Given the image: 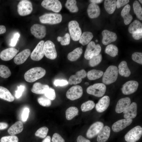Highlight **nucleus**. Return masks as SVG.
Returning <instances> with one entry per match:
<instances>
[{
    "mask_svg": "<svg viewBox=\"0 0 142 142\" xmlns=\"http://www.w3.org/2000/svg\"><path fill=\"white\" fill-rule=\"evenodd\" d=\"M46 73L45 70L43 68L40 67H34L25 73L24 78L28 82H34L44 77Z\"/></svg>",
    "mask_w": 142,
    "mask_h": 142,
    "instance_id": "obj_1",
    "label": "nucleus"
},
{
    "mask_svg": "<svg viewBox=\"0 0 142 142\" xmlns=\"http://www.w3.org/2000/svg\"><path fill=\"white\" fill-rule=\"evenodd\" d=\"M118 70L115 65H110L106 69L103 75L102 82L106 85H109L115 82L118 77Z\"/></svg>",
    "mask_w": 142,
    "mask_h": 142,
    "instance_id": "obj_2",
    "label": "nucleus"
},
{
    "mask_svg": "<svg viewBox=\"0 0 142 142\" xmlns=\"http://www.w3.org/2000/svg\"><path fill=\"white\" fill-rule=\"evenodd\" d=\"M40 22L43 24H54L59 23L62 21V15L58 13H47L39 17Z\"/></svg>",
    "mask_w": 142,
    "mask_h": 142,
    "instance_id": "obj_3",
    "label": "nucleus"
},
{
    "mask_svg": "<svg viewBox=\"0 0 142 142\" xmlns=\"http://www.w3.org/2000/svg\"><path fill=\"white\" fill-rule=\"evenodd\" d=\"M106 89V87L103 83H97L91 85L87 89V93L95 97H100L104 94Z\"/></svg>",
    "mask_w": 142,
    "mask_h": 142,
    "instance_id": "obj_4",
    "label": "nucleus"
},
{
    "mask_svg": "<svg viewBox=\"0 0 142 142\" xmlns=\"http://www.w3.org/2000/svg\"><path fill=\"white\" fill-rule=\"evenodd\" d=\"M101 50V48L100 44H96L94 41H91L87 46L84 57L87 60H90L93 56L99 54Z\"/></svg>",
    "mask_w": 142,
    "mask_h": 142,
    "instance_id": "obj_5",
    "label": "nucleus"
},
{
    "mask_svg": "<svg viewBox=\"0 0 142 142\" xmlns=\"http://www.w3.org/2000/svg\"><path fill=\"white\" fill-rule=\"evenodd\" d=\"M68 27L70 35L74 41L79 40L82 35V31L78 22L75 20L69 22Z\"/></svg>",
    "mask_w": 142,
    "mask_h": 142,
    "instance_id": "obj_6",
    "label": "nucleus"
},
{
    "mask_svg": "<svg viewBox=\"0 0 142 142\" xmlns=\"http://www.w3.org/2000/svg\"><path fill=\"white\" fill-rule=\"evenodd\" d=\"M142 135V127L137 126L129 131L125 136L124 138L127 142H136L140 139Z\"/></svg>",
    "mask_w": 142,
    "mask_h": 142,
    "instance_id": "obj_7",
    "label": "nucleus"
},
{
    "mask_svg": "<svg viewBox=\"0 0 142 142\" xmlns=\"http://www.w3.org/2000/svg\"><path fill=\"white\" fill-rule=\"evenodd\" d=\"M43 50L44 54L47 58L53 60L57 58V53L55 45L52 41L48 40L44 42Z\"/></svg>",
    "mask_w": 142,
    "mask_h": 142,
    "instance_id": "obj_8",
    "label": "nucleus"
},
{
    "mask_svg": "<svg viewBox=\"0 0 142 142\" xmlns=\"http://www.w3.org/2000/svg\"><path fill=\"white\" fill-rule=\"evenodd\" d=\"M33 9L32 4L30 1L28 0L21 1L17 5L18 12V14L21 16L30 14Z\"/></svg>",
    "mask_w": 142,
    "mask_h": 142,
    "instance_id": "obj_9",
    "label": "nucleus"
},
{
    "mask_svg": "<svg viewBox=\"0 0 142 142\" xmlns=\"http://www.w3.org/2000/svg\"><path fill=\"white\" fill-rule=\"evenodd\" d=\"M41 4L45 8L56 13L59 12L62 8L61 3L58 0H44Z\"/></svg>",
    "mask_w": 142,
    "mask_h": 142,
    "instance_id": "obj_10",
    "label": "nucleus"
},
{
    "mask_svg": "<svg viewBox=\"0 0 142 142\" xmlns=\"http://www.w3.org/2000/svg\"><path fill=\"white\" fill-rule=\"evenodd\" d=\"M83 94L82 87L79 85H76L70 87L67 91L66 96L67 98L74 100L80 98Z\"/></svg>",
    "mask_w": 142,
    "mask_h": 142,
    "instance_id": "obj_11",
    "label": "nucleus"
},
{
    "mask_svg": "<svg viewBox=\"0 0 142 142\" xmlns=\"http://www.w3.org/2000/svg\"><path fill=\"white\" fill-rule=\"evenodd\" d=\"M32 34L38 39L44 38L46 34V29L45 26L38 24L33 25L30 29Z\"/></svg>",
    "mask_w": 142,
    "mask_h": 142,
    "instance_id": "obj_12",
    "label": "nucleus"
},
{
    "mask_svg": "<svg viewBox=\"0 0 142 142\" xmlns=\"http://www.w3.org/2000/svg\"><path fill=\"white\" fill-rule=\"evenodd\" d=\"M44 43V41L42 40L37 45L31 54V58L32 60L38 61L44 57L43 48Z\"/></svg>",
    "mask_w": 142,
    "mask_h": 142,
    "instance_id": "obj_13",
    "label": "nucleus"
},
{
    "mask_svg": "<svg viewBox=\"0 0 142 142\" xmlns=\"http://www.w3.org/2000/svg\"><path fill=\"white\" fill-rule=\"evenodd\" d=\"M104 126L103 123L96 122L92 124L88 129L86 134L87 137L89 138L94 137L98 135Z\"/></svg>",
    "mask_w": 142,
    "mask_h": 142,
    "instance_id": "obj_14",
    "label": "nucleus"
},
{
    "mask_svg": "<svg viewBox=\"0 0 142 142\" xmlns=\"http://www.w3.org/2000/svg\"><path fill=\"white\" fill-rule=\"evenodd\" d=\"M138 86L139 83L136 81H128L123 85L121 89L122 92L124 95L133 94L137 90Z\"/></svg>",
    "mask_w": 142,
    "mask_h": 142,
    "instance_id": "obj_15",
    "label": "nucleus"
},
{
    "mask_svg": "<svg viewBox=\"0 0 142 142\" xmlns=\"http://www.w3.org/2000/svg\"><path fill=\"white\" fill-rule=\"evenodd\" d=\"M133 121L131 119L125 118L118 120L113 125L112 129L114 132H119L130 125Z\"/></svg>",
    "mask_w": 142,
    "mask_h": 142,
    "instance_id": "obj_16",
    "label": "nucleus"
},
{
    "mask_svg": "<svg viewBox=\"0 0 142 142\" xmlns=\"http://www.w3.org/2000/svg\"><path fill=\"white\" fill-rule=\"evenodd\" d=\"M87 76V73L84 69L77 72L75 74L71 75L69 78L68 83L70 85H76L81 82L82 79Z\"/></svg>",
    "mask_w": 142,
    "mask_h": 142,
    "instance_id": "obj_17",
    "label": "nucleus"
},
{
    "mask_svg": "<svg viewBox=\"0 0 142 142\" xmlns=\"http://www.w3.org/2000/svg\"><path fill=\"white\" fill-rule=\"evenodd\" d=\"M18 51V50L13 48H7L1 52L0 58L2 60L4 61L10 60L16 56Z\"/></svg>",
    "mask_w": 142,
    "mask_h": 142,
    "instance_id": "obj_18",
    "label": "nucleus"
},
{
    "mask_svg": "<svg viewBox=\"0 0 142 142\" xmlns=\"http://www.w3.org/2000/svg\"><path fill=\"white\" fill-rule=\"evenodd\" d=\"M102 34L103 37L102 43L104 45H107L115 41L117 38L115 33L107 30L103 31Z\"/></svg>",
    "mask_w": 142,
    "mask_h": 142,
    "instance_id": "obj_19",
    "label": "nucleus"
},
{
    "mask_svg": "<svg viewBox=\"0 0 142 142\" xmlns=\"http://www.w3.org/2000/svg\"><path fill=\"white\" fill-rule=\"evenodd\" d=\"M110 102V99L108 96H105L101 98L95 105L97 111L102 113L105 111L108 107Z\"/></svg>",
    "mask_w": 142,
    "mask_h": 142,
    "instance_id": "obj_20",
    "label": "nucleus"
},
{
    "mask_svg": "<svg viewBox=\"0 0 142 142\" xmlns=\"http://www.w3.org/2000/svg\"><path fill=\"white\" fill-rule=\"evenodd\" d=\"M137 105L136 103L133 102L123 112L124 118L133 119L137 115Z\"/></svg>",
    "mask_w": 142,
    "mask_h": 142,
    "instance_id": "obj_21",
    "label": "nucleus"
},
{
    "mask_svg": "<svg viewBox=\"0 0 142 142\" xmlns=\"http://www.w3.org/2000/svg\"><path fill=\"white\" fill-rule=\"evenodd\" d=\"M131 100L129 97L123 98L118 101L116 106L115 111L118 113L123 112L130 104Z\"/></svg>",
    "mask_w": 142,
    "mask_h": 142,
    "instance_id": "obj_22",
    "label": "nucleus"
},
{
    "mask_svg": "<svg viewBox=\"0 0 142 142\" xmlns=\"http://www.w3.org/2000/svg\"><path fill=\"white\" fill-rule=\"evenodd\" d=\"M31 53V51L29 49L23 50L15 56L14 59V63L17 65L23 64L26 60Z\"/></svg>",
    "mask_w": 142,
    "mask_h": 142,
    "instance_id": "obj_23",
    "label": "nucleus"
},
{
    "mask_svg": "<svg viewBox=\"0 0 142 142\" xmlns=\"http://www.w3.org/2000/svg\"><path fill=\"white\" fill-rule=\"evenodd\" d=\"M87 12L89 18H94L98 17L99 16L100 10L98 5L95 3H91L88 6Z\"/></svg>",
    "mask_w": 142,
    "mask_h": 142,
    "instance_id": "obj_24",
    "label": "nucleus"
},
{
    "mask_svg": "<svg viewBox=\"0 0 142 142\" xmlns=\"http://www.w3.org/2000/svg\"><path fill=\"white\" fill-rule=\"evenodd\" d=\"M110 132V128L108 126L103 127L98 135L97 141L98 142H105L109 138Z\"/></svg>",
    "mask_w": 142,
    "mask_h": 142,
    "instance_id": "obj_25",
    "label": "nucleus"
},
{
    "mask_svg": "<svg viewBox=\"0 0 142 142\" xmlns=\"http://www.w3.org/2000/svg\"><path fill=\"white\" fill-rule=\"evenodd\" d=\"M130 6L129 4H127L123 8L121 12V15L124 20L125 24L127 25L130 23L133 19V17L130 13Z\"/></svg>",
    "mask_w": 142,
    "mask_h": 142,
    "instance_id": "obj_26",
    "label": "nucleus"
},
{
    "mask_svg": "<svg viewBox=\"0 0 142 142\" xmlns=\"http://www.w3.org/2000/svg\"><path fill=\"white\" fill-rule=\"evenodd\" d=\"M49 88L47 85L43 84L39 82L35 83L33 85L31 89L33 93L38 94H44Z\"/></svg>",
    "mask_w": 142,
    "mask_h": 142,
    "instance_id": "obj_27",
    "label": "nucleus"
},
{
    "mask_svg": "<svg viewBox=\"0 0 142 142\" xmlns=\"http://www.w3.org/2000/svg\"><path fill=\"white\" fill-rule=\"evenodd\" d=\"M23 129V123L20 121L16 122L8 129V132L11 135H14L21 133Z\"/></svg>",
    "mask_w": 142,
    "mask_h": 142,
    "instance_id": "obj_28",
    "label": "nucleus"
},
{
    "mask_svg": "<svg viewBox=\"0 0 142 142\" xmlns=\"http://www.w3.org/2000/svg\"><path fill=\"white\" fill-rule=\"evenodd\" d=\"M118 68V72L121 76L128 77L130 75L131 72L125 61L121 62L119 64Z\"/></svg>",
    "mask_w": 142,
    "mask_h": 142,
    "instance_id": "obj_29",
    "label": "nucleus"
},
{
    "mask_svg": "<svg viewBox=\"0 0 142 142\" xmlns=\"http://www.w3.org/2000/svg\"><path fill=\"white\" fill-rule=\"evenodd\" d=\"M0 98L9 102H12L14 99V96L6 88L0 86Z\"/></svg>",
    "mask_w": 142,
    "mask_h": 142,
    "instance_id": "obj_30",
    "label": "nucleus"
},
{
    "mask_svg": "<svg viewBox=\"0 0 142 142\" xmlns=\"http://www.w3.org/2000/svg\"><path fill=\"white\" fill-rule=\"evenodd\" d=\"M104 7L106 11L109 14H113L115 11L116 6V1L105 0L104 3Z\"/></svg>",
    "mask_w": 142,
    "mask_h": 142,
    "instance_id": "obj_31",
    "label": "nucleus"
},
{
    "mask_svg": "<svg viewBox=\"0 0 142 142\" xmlns=\"http://www.w3.org/2000/svg\"><path fill=\"white\" fill-rule=\"evenodd\" d=\"M82 53L83 50L81 48H77L68 54L67 58L71 61H76L80 57Z\"/></svg>",
    "mask_w": 142,
    "mask_h": 142,
    "instance_id": "obj_32",
    "label": "nucleus"
},
{
    "mask_svg": "<svg viewBox=\"0 0 142 142\" xmlns=\"http://www.w3.org/2000/svg\"><path fill=\"white\" fill-rule=\"evenodd\" d=\"M92 33L89 32H83L81 35L79 39V42L83 45L89 43L93 38Z\"/></svg>",
    "mask_w": 142,
    "mask_h": 142,
    "instance_id": "obj_33",
    "label": "nucleus"
},
{
    "mask_svg": "<svg viewBox=\"0 0 142 142\" xmlns=\"http://www.w3.org/2000/svg\"><path fill=\"white\" fill-rule=\"evenodd\" d=\"M103 73L102 70L93 69L89 71L87 73V76L89 80H93L101 77Z\"/></svg>",
    "mask_w": 142,
    "mask_h": 142,
    "instance_id": "obj_34",
    "label": "nucleus"
},
{
    "mask_svg": "<svg viewBox=\"0 0 142 142\" xmlns=\"http://www.w3.org/2000/svg\"><path fill=\"white\" fill-rule=\"evenodd\" d=\"M128 30L129 32L132 34L142 30V23L138 20H135L130 24Z\"/></svg>",
    "mask_w": 142,
    "mask_h": 142,
    "instance_id": "obj_35",
    "label": "nucleus"
},
{
    "mask_svg": "<svg viewBox=\"0 0 142 142\" xmlns=\"http://www.w3.org/2000/svg\"><path fill=\"white\" fill-rule=\"evenodd\" d=\"M79 110L76 107L71 106L69 108L66 110L65 115L66 119L70 120L74 117L78 115Z\"/></svg>",
    "mask_w": 142,
    "mask_h": 142,
    "instance_id": "obj_36",
    "label": "nucleus"
},
{
    "mask_svg": "<svg viewBox=\"0 0 142 142\" xmlns=\"http://www.w3.org/2000/svg\"><path fill=\"white\" fill-rule=\"evenodd\" d=\"M118 47L114 44H110L106 47L105 52L112 57H114L118 55Z\"/></svg>",
    "mask_w": 142,
    "mask_h": 142,
    "instance_id": "obj_37",
    "label": "nucleus"
},
{
    "mask_svg": "<svg viewBox=\"0 0 142 142\" xmlns=\"http://www.w3.org/2000/svg\"><path fill=\"white\" fill-rule=\"evenodd\" d=\"M65 6L71 12L76 13L79 10L77 5V1L75 0H68L67 1Z\"/></svg>",
    "mask_w": 142,
    "mask_h": 142,
    "instance_id": "obj_38",
    "label": "nucleus"
},
{
    "mask_svg": "<svg viewBox=\"0 0 142 142\" xmlns=\"http://www.w3.org/2000/svg\"><path fill=\"white\" fill-rule=\"evenodd\" d=\"M133 7L134 13L140 20H142V8L139 2L135 1L133 3Z\"/></svg>",
    "mask_w": 142,
    "mask_h": 142,
    "instance_id": "obj_39",
    "label": "nucleus"
},
{
    "mask_svg": "<svg viewBox=\"0 0 142 142\" xmlns=\"http://www.w3.org/2000/svg\"><path fill=\"white\" fill-rule=\"evenodd\" d=\"M11 74L9 68L3 65H0V76L2 78H6L9 77Z\"/></svg>",
    "mask_w": 142,
    "mask_h": 142,
    "instance_id": "obj_40",
    "label": "nucleus"
},
{
    "mask_svg": "<svg viewBox=\"0 0 142 142\" xmlns=\"http://www.w3.org/2000/svg\"><path fill=\"white\" fill-rule=\"evenodd\" d=\"M95 105V104L93 101L88 100L82 104L81 106V110L84 112L90 110L94 108Z\"/></svg>",
    "mask_w": 142,
    "mask_h": 142,
    "instance_id": "obj_41",
    "label": "nucleus"
},
{
    "mask_svg": "<svg viewBox=\"0 0 142 142\" xmlns=\"http://www.w3.org/2000/svg\"><path fill=\"white\" fill-rule=\"evenodd\" d=\"M102 58V55L100 54L93 56L89 60V65L91 67H94L97 66L101 62Z\"/></svg>",
    "mask_w": 142,
    "mask_h": 142,
    "instance_id": "obj_42",
    "label": "nucleus"
},
{
    "mask_svg": "<svg viewBox=\"0 0 142 142\" xmlns=\"http://www.w3.org/2000/svg\"><path fill=\"white\" fill-rule=\"evenodd\" d=\"M48 131V128L43 126L39 129L36 132V136L42 138H45L47 136Z\"/></svg>",
    "mask_w": 142,
    "mask_h": 142,
    "instance_id": "obj_43",
    "label": "nucleus"
},
{
    "mask_svg": "<svg viewBox=\"0 0 142 142\" xmlns=\"http://www.w3.org/2000/svg\"><path fill=\"white\" fill-rule=\"evenodd\" d=\"M70 37L68 33H66L63 37L58 36L57 38V40L60 42L61 44L63 45H69L70 42Z\"/></svg>",
    "mask_w": 142,
    "mask_h": 142,
    "instance_id": "obj_44",
    "label": "nucleus"
},
{
    "mask_svg": "<svg viewBox=\"0 0 142 142\" xmlns=\"http://www.w3.org/2000/svg\"><path fill=\"white\" fill-rule=\"evenodd\" d=\"M37 100L39 103L43 106H49L51 104V100L47 97H41L38 98Z\"/></svg>",
    "mask_w": 142,
    "mask_h": 142,
    "instance_id": "obj_45",
    "label": "nucleus"
},
{
    "mask_svg": "<svg viewBox=\"0 0 142 142\" xmlns=\"http://www.w3.org/2000/svg\"><path fill=\"white\" fill-rule=\"evenodd\" d=\"M18 139L14 135L4 136L0 139V142H18Z\"/></svg>",
    "mask_w": 142,
    "mask_h": 142,
    "instance_id": "obj_46",
    "label": "nucleus"
},
{
    "mask_svg": "<svg viewBox=\"0 0 142 142\" xmlns=\"http://www.w3.org/2000/svg\"><path fill=\"white\" fill-rule=\"evenodd\" d=\"M132 58L134 61L140 64H142V53L135 52L132 55Z\"/></svg>",
    "mask_w": 142,
    "mask_h": 142,
    "instance_id": "obj_47",
    "label": "nucleus"
},
{
    "mask_svg": "<svg viewBox=\"0 0 142 142\" xmlns=\"http://www.w3.org/2000/svg\"><path fill=\"white\" fill-rule=\"evenodd\" d=\"M44 94L46 97L51 100H54L56 98L55 90L51 88H49Z\"/></svg>",
    "mask_w": 142,
    "mask_h": 142,
    "instance_id": "obj_48",
    "label": "nucleus"
},
{
    "mask_svg": "<svg viewBox=\"0 0 142 142\" xmlns=\"http://www.w3.org/2000/svg\"><path fill=\"white\" fill-rule=\"evenodd\" d=\"M20 36V34L18 32H17L14 34L10 42V45L11 46L14 47L16 45Z\"/></svg>",
    "mask_w": 142,
    "mask_h": 142,
    "instance_id": "obj_49",
    "label": "nucleus"
},
{
    "mask_svg": "<svg viewBox=\"0 0 142 142\" xmlns=\"http://www.w3.org/2000/svg\"><path fill=\"white\" fill-rule=\"evenodd\" d=\"M52 140V142H65L64 139L61 136L56 133L53 135Z\"/></svg>",
    "mask_w": 142,
    "mask_h": 142,
    "instance_id": "obj_50",
    "label": "nucleus"
},
{
    "mask_svg": "<svg viewBox=\"0 0 142 142\" xmlns=\"http://www.w3.org/2000/svg\"><path fill=\"white\" fill-rule=\"evenodd\" d=\"M25 88V86L23 85H20L18 87L17 90L15 92V96L17 98H19L21 96Z\"/></svg>",
    "mask_w": 142,
    "mask_h": 142,
    "instance_id": "obj_51",
    "label": "nucleus"
},
{
    "mask_svg": "<svg viewBox=\"0 0 142 142\" xmlns=\"http://www.w3.org/2000/svg\"><path fill=\"white\" fill-rule=\"evenodd\" d=\"M29 112V108H26L24 109L22 115V118L23 121H27L28 117Z\"/></svg>",
    "mask_w": 142,
    "mask_h": 142,
    "instance_id": "obj_52",
    "label": "nucleus"
},
{
    "mask_svg": "<svg viewBox=\"0 0 142 142\" xmlns=\"http://www.w3.org/2000/svg\"><path fill=\"white\" fill-rule=\"evenodd\" d=\"M68 83L66 80H55L54 82V84L56 86H63L68 84Z\"/></svg>",
    "mask_w": 142,
    "mask_h": 142,
    "instance_id": "obj_53",
    "label": "nucleus"
},
{
    "mask_svg": "<svg viewBox=\"0 0 142 142\" xmlns=\"http://www.w3.org/2000/svg\"><path fill=\"white\" fill-rule=\"evenodd\" d=\"M129 2L128 0H117L116 1V6L118 8L126 4Z\"/></svg>",
    "mask_w": 142,
    "mask_h": 142,
    "instance_id": "obj_54",
    "label": "nucleus"
},
{
    "mask_svg": "<svg viewBox=\"0 0 142 142\" xmlns=\"http://www.w3.org/2000/svg\"><path fill=\"white\" fill-rule=\"evenodd\" d=\"M132 37L134 39L138 40L142 38V30L138 31L132 34Z\"/></svg>",
    "mask_w": 142,
    "mask_h": 142,
    "instance_id": "obj_55",
    "label": "nucleus"
},
{
    "mask_svg": "<svg viewBox=\"0 0 142 142\" xmlns=\"http://www.w3.org/2000/svg\"><path fill=\"white\" fill-rule=\"evenodd\" d=\"M77 142H91L89 140L82 135L78 136L77 139Z\"/></svg>",
    "mask_w": 142,
    "mask_h": 142,
    "instance_id": "obj_56",
    "label": "nucleus"
},
{
    "mask_svg": "<svg viewBox=\"0 0 142 142\" xmlns=\"http://www.w3.org/2000/svg\"><path fill=\"white\" fill-rule=\"evenodd\" d=\"M8 126V124L4 122H0V130H4Z\"/></svg>",
    "mask_w": 142,
    "mask_h": 142,
    "instance_id": "obj_57",
    "label": "nucleus"
},
{
    "mask_svg": "<svg viewBox=\"0 0 142 142\" xmlns=\"http://www.w3.org/2000/svg\"><path fill=\"white\" fill-rule=\"evenodd\" d=\"M6 31L5 27L3 25H0V34L4 33Z\"/></svg>",
    "mask_w": 142,
    "mask_h": 142,
    "instance_id": "obj_58",
    "label": "nucleus"
},
{
    "mask_svg": "<svg viewBox=\"0 0 142 142\" xmlns=\"http://www.w3.org/2000/svg\"><path fill=\"white\" fill-rule=\"evenodd\" d=\"M51 138L49 136H47L42 142H50Z\"/></svg>",
    "mask_w": 142,
    "mask_h": 142,
    "instance_id": "obj_59",
    "label": "nucleus"
},
{
    "mask_svg": "<svg viewBox=\"0 0 142 142\" xmlns=\"http://www.w3.org/2000/svg\"><path fill=\"white\" fill-rule=\"evenodd\" d=\"M103 0H90V1L92 3H95V4L99 3L102 2L103 1Z\"/></svg>",
    "mask_w": 142,
    "mask_h": 142,
    "instance_id": "obj_60",
    "label": "nucleus"
},
{
    "mask_svg": "<svg viewBox=\"0 0 142 142\" xmlns=\"http://www.w3.org/2000/svg\"><path fill=\"white\" fill-rule=\"evenodd\" d=\"M85 84L86 85H89V83L88 82H86L85 83Z\"/></svg>",
    "mask_w": 142,
    "mask_h": 142,
    "instance_id": "obj_61",
    "label": "nucleus"
},
{
    "mask_svg": "<svg viewBox=\"0 0 142 142\" xmlns=\"http://www.w3.org/2000/svg\"><path fill=\"white\" fill-rule=\"evenodd\" d=\"M139 1L141 3H142V1L139 0Z\"/></svg>",
    "mask_w": 142,
    "mask_h": 142,
    "instance_id": "obj_62",
    "label": "nucleus"
},
{
    "mask_svg": "<svg viewBox=\"0 0 142 142\" xmlns=\"http://www.w3.org/2000/svg\"><path fill=\"white\" fill-rule=\"evenodd\" d=\"M98 40H96V42H98Z\"/></svg>",
    "mask_w": 142,
    "mask_h": 142,
    "instance_id": "obj_63",
    "label": "nucleus"
}]
</instances>
